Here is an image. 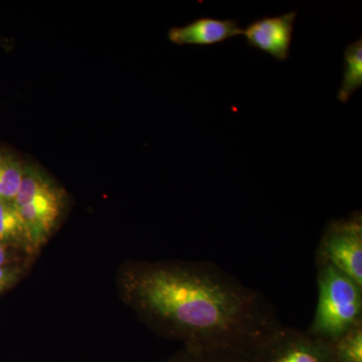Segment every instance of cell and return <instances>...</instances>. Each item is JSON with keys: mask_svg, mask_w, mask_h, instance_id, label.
Segmentation results:
<instances>
[{"mask_svg": "<svg viewBox=\"0 0 362 362\" xmlns=\"http://www.w3.org/2000/svg\"><path fill=\"white\" fill-rule=\"evenodd\" d=\"M121 281L135 310L185 347L246 354L281 325L262 294L209 262L138 264Z\"/></svg>", "mask_w": 362, "mask_h": 362, "instance_id": "6da1fadb", "label": "cell"}, {"mask_svg": "<svg viewBox=\"0 0 362 362\" xmlns=\"http://www.w3.org/2000/svg\"><path fill=\"white\" fill-rule=\"evenodd\" d=\"M317 269L318 301L307 331L333 344L362 323V287L332 266Z\"/></svg>", "mask_w": 362, "mask_h": 362, "instance_id": "7a4b0ae2", "label": "cell"}, {"mask_svg": "<svg viewBox=\"0 0 362 362\" xmlns=\"http://www.w3.org/2000/svg\"><path fill=\"white\" fill-rule=\"evenodd\" d=\"M66 194L35 164H26L14 206L37 252L51 237L65 207Z\"/></svg>", "mask_w": 362, "mask_h": 362, "instance_id": "3957f363", "label": "cell"}, {"mask_svg": "<svg viewBox=\"0 0 362 362\" xmlns=\"http://www.w3.org/2000/svg\"><path fill=\"white\" fill-rule=\"evenodd\" d=\"M247 362H337L333 345L280 325L247 350Z\"/></svg>", "mask_w": 362, "mask_h": 362, "instance_id": "277c9868", "label": "cell"}, {"mask_svg": "<svg viewBox=\"0 0 362 362\" xmlns=\"http://www.w3.org/2000/svg\"><path fill=\"white\" fill-rule=\"evenodd\" d=\"M317 267L332 266L362 287V216L361 211L328 221L316 255Z\"/></svg>", "mask_w": 362, "mask_h": 362, "instance_id": "5b68a950", "label": "cell"}, {"mask_svg": "<svg viewBox=\"0 0 362 362\" xmlns=\"http://www.w3.org/2000/svg\"><path fill=\"white\" fill-rule=\"evenodd\" d=\"M297 13L295 11L252 21L243 30L247 45L279 61L289 59Z\"/></svg>", "mask_w": 362, "mask_h": 362, "instance_id": "8992f818", "label": "cell"}, {"mask_svg": "<svg viewBox=\"0 0 362 362\" xmlns=\"http://www.w3.org/2000/svg\"><path fill=\"white\" fill-rule=\"evenodd\" d=\"M243 35L239 21L199 18L187 25L170 28L168 39L177 45H214Z\"/></svg>", "mask_w": 362, "mask_h": 362, "instance_id": "52a82bcc", "label": "cell"}, {"mask_svg": "<svg viewBox=\"0 0 362 362\" xmlns=\"http://www.w3.org/2000/svg\"><path fill=\"white\" fill-rule=\"evenodd\" d=\"M0 242L28 255L35 252L18 209L4 199H0Z\"/></svg>", "mask_w": 362, "mask_h": 362, "instance_id": "ba28073f", "label": "cell"}, {"mask_svg": "<svg viewBox=\"0 0 362 362\" xmlns=\"http://www.w3.org/2000/svg\"><path fill=\"white\" fill-rule=\"evenodd\" d=\"M362 86V40L347 45L344 51L343 78L338 90V100L347 103L352 95Z\"/></svg>", "mask_w": 362, "mask_h": 362, "instance_id": "9c48e42d", "label": "cell"}, {"mask_svg": "<svg viewBox=\"0 0 362 362\" xmlns=\"http://www.w3.org/2000/svg\"><path fill=\"white\" fill-rule=\"evenodd\" d=\"M25 163L8 150L0 149V199L13 202L20 189Z\"/></svg>", "mask_w": 362, "mask_h": 362, "instance_id": "30bf717a", "label": "cell"}, {"mask_svg": "<svg viewBox=\"0 0 362 362\" xmlns=\"http://www.w3.org/2000/svg\"><path fill=\"white\" fill-rule=\"evenodd\" d=\"M165 362H247L246 354L230 349L185 347L178 356Z\"/></svg>", "mask_w": 362, "mask_h": 362, "instance_id": "8fae6325", "label": "cell"}, {"mask_svg": "<svg viewBox=\"0 0 362 362\" xmlns=\"http://www.w3.org/2000/svg\"><path fill=\"white\" fill-rule=\"evenodd\" d=\"M332 345L337 362H362V323Z\"/></svg>", "mask_w": 362, "mask_h": 362, "instance_id": "7c38bea8", "label": "cell"}, {"mask_svg": "<svg viewBox=\"0 0 362 362\" xmlns=\"http://www.w3.org/2000/svg\"><path fill=\"white\" fill-rule=\"evenodd\" d=\"M21 270L18 266L0 267V295L11 289L21 278Z\"/></svg>", "mask_w": 362, "mask_h": 362, "instance_id": "4fadbf2b", "label": "cell"}, {"mask_svg": "<svg viewBox=\"0 0 362 362\" xmlns=\"http://www.w3.org/2000/svg\"><path fill=\"white\" fill-rule=\"evenodd\" d=\"M8 247L0 242V267L13 265L11 264V255Z\"/></svg>", "mask_w": 362, "mask_h": 362, "instance_id": "5bb4252c", "label": "cell"}]
</instances>
